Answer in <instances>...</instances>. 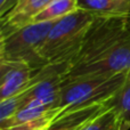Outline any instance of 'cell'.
I'll return each mask as SVG.
<instances>
[{
	"mask_svg": "<svg viewBox=\"0 0 130 130\" xmlns=\"http://www.w3.org/2000/svg\"><path fill=\"white\" fill-rule=\"evenodd\" d=\"M111 105L114 106L122 123V130L130 129V69L127 72V78L123 87L118 95L111 101Z\"/></svg>",
	"mask_w": 130,
	"mask_h": 130,
	"instance_id": "8fae6325",
	"label": "cell"
},
{
	"mask_svg": "<svg viewBox=\"0 0 130 130\" xmlns=\"http://www.w3.org/2000/svg\"><path fill=\"white\" fill-rule=\"evenodd\" d=\"M39 71L25 64L0 62V101L31 88L38 79Z\"/></svg>",
	"mask_w": 130,
	"mask_h": 130,
	"instance_id": "8992f818",
	"label": "cell"
},
{
	"mask_svg": "<svg viewBox=\"0 0 130 130\" xmlns=\"http://www.w3.org/2000/svg\"><path fill=\"white\" fill-rule=\"evenodd\" d=\"M130 69V33L122 39L101 59L91 64L83 65L69 71L64 76V81L82 76L92 75H113Z\"/></svg>",
	"mask_w": 130,
	"mask_h": 130,
	"instance_id": "5b68a950",
	"label": "cell"
},
{
	"mask_svg": "<svg viewBox=\"0 0 130 130\" xmlns=\"http://www.w3.org/2000/svg\"><path fill=\"white\" fill-rule=\"evenodd\" d=\"M53 0H18L7 14L0 17V39L31 24Z\"/></svg>",
	"mask_w": 130,
	"mask_h": 130,
	"instance_id": "52a82bcc",
	"label": "cell"
},
{
	"mask_svg": "<svg viewBox=\"0 0 130 130\" xmlns=\"http://www.w3.org/2000/svg\"><path fill=\"white\" fill-rule=\"evenodd\" d=\"M127 72L113 75L82 76L64 81L59 96V107L63 111H71L95 104L108 103L123 87Z\"/></svg>",
	"mask_w": 130,
	"mask_h": 130,
	"instance_id": "7a4b0ae2",
	"label": "cell"
},
{
	"mask_svg": "<svg viewBox=\"0 0 130 130\" xmlns=\"http://www.w3.org/2000/svg\"><path fill=\"white\" fill-rule=\"evenodd\" d=\"M101 17L103 16L79 8L58 20L41 46L40 56L47 64L65 65L69 71L70 63L81 47L86 34Z\"/></svg>",
	"mask_w": 130,
	"mask_h": 130,
	"instance_id": "6da1fadb",
	"label": "cell"
},
{
	"mask_svg": "<svg viewBox=\"0 0 130 130\" xmlns=\"http://www.w3.org/2000/svg\"><path fill=\"white\" fill-rule=\"evenodd\" d=\"M79 9L78 0H53L40 14L36 16L32 23H42L58 21L69 16ZM31 23V24H32Z\"/></svg>",
	"mask_w": 130,
	"mask_h": 130,
	"instance_id": "30bf717a",
	"label": "cell"
},
{
	"mask_svg": "<svg viewBox=\"0 0 130 130\" xmlns=\"http://www.w3.org/2000/svg\"><path fill=\"white\" fill-rule=\"evenodd\" d=\"M17 1H18V0H6V2H5V4L0 7V17H2L5 14L8 13V11L10 10L14 6H15V4Z\"/></svg>",
	"mask_w": 130,
	"mask_h": 130,
	"instance_id": "4fadbf2b",
	"label": "cell"
},
{
	"mask_svg": "<svg viewBox=\"0 0 130 130\" xmlns=\"http://www.w3.org/2000/svg\"><path fill=\"white\" fill-rule=\"evenodd\" d=\"M57 21L32 23L0 39V62L25 64L36 70L48 65L40 56L41 46Z\"/></svg>",
	"mask_w": 130,
	"mask_h": 130,
	"instance_id": "277c9868",
	"label": "cell"
},
{
	"mask_svg": "<svg viewBox=\"0 0 130 130\" xmlns=\"http://www.w3.org/2000/svg\"><path fill=\"white\" fill-rule=\"evenodd\" d=\"M82 130H122V123L115 107L111 105Z\"/></svg>",
	"mask_w": 130,
	"mask_h": 130,
	"instance_id": "7c38bea8",
	"label": "cell"
},
{
	"mask_svg": "<svg viewBox=\"0 0 130 130\" xmlns=\"http://www.w3.org/2000/svg\"><path fill=\"white\" fill-rule=\"evenodd\" d=\"M79 8L103 17L129 16L130 0H78Z\"/></svg>",
	"mask_w": 130,
	"mask_h": 130,
	"instance_id": "9c48e42d",
	"label": "cell"
},
{
	"mask_svg": "<svg viewBox=\"0 0 130 130\" xmlns=\"http://www.w3.org/2000/svg\"><path fill=\"white\" fill-rule=\"evenodd\" d=\"M111 101L108 103L95 104L85 107L74 108L71 111H63L52 122L47 130H82L92 120H95L98 115H101L110 107Z\"/></svg>",
	"mask_w": 130,
	"mask_h": 130,
	"instance_id": "ba28073f",
	"label": "cell"
},
{
	"mask_svg": "<svg viewBox=\"0 0 130 130\" xmlns=\"http://www.w3.org/2000/svg\"><path fill=\"white\" fill-rule=\"evenodd\" d=\"M129 33L130 15L98 18L86 34L69 71L101 59Z\"/></svg>",
	"mask_w": 130,
	"mask_h": 130,
	"instance_id": "3957f363",
	"label": "cell"
}]
</instances>
